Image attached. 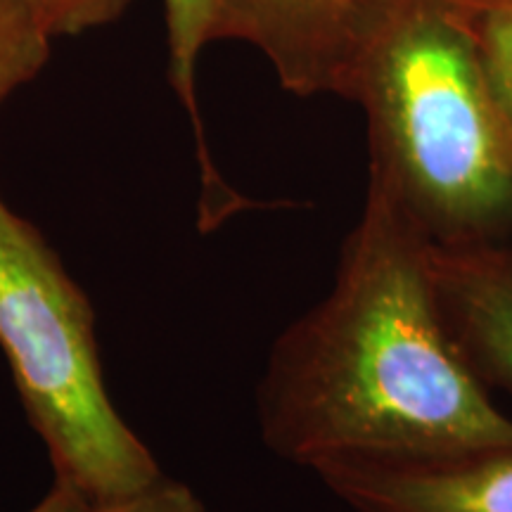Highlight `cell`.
Masks as SVG:
<instances>
[{
  "label": "cell",
  "instance_id": "obj_10",
  "mask_svg": "<svg viewBox=\"0 0 512 512\" xmlns=\"http://www.w3.org/2000/svg\"><path fill=\"white\" fill-rule=\"evenodd\" d=\"M50 38L79 36L117 22L133 0H19Z\"/></svg>",
  "mask_w": 512,
  "mask_h": 512
},
{
  "label": "cell",
  "instance_id": "obj_1",
  "mask_svg": "<svg viewBox=\"0 0 512 512\" xmlns=\"http://www.w3.org/2000/svg\"><path fill=\"white\" fill-rule=\"evenodd\" d=\"M430 245L368 181L328 294L287 325L256 394L264 444L313 470L512 446V415L465 366L434 297Z\"/></svg>",
  "mask_w": 512,
  "mask_h": 512
},
{
  "label": "cell",
  "instance_id": "obj_7",
  "mask_svg": "<svg viewBox=\"0 0 512 512\" xmlns=\"http://www.w3.org/2000/svg\"><path fill=\"white\" fill-rule=\"evenodd\" d=\"M164 19L166 38H169V81L181 105L188 110L192 133H195L197 159H200V230L211 233L214 228L223 226L230 216L256 207V202L238 195L216 171L209 155L200 105H197V62H200V55L207 48V43L216 41L214 0H164Z\"/></svg>",
  "mask_w": 512,
  "mask_h": 512
},
{
  "label": "cell",
  "instance_id": "obj_5",
  "mask_svg": "<svg viewBox=\"0 0 512 512\" xmlns=\"http://www.w3.org/2000/svg\"><path fill=\"white\" fill-rule=\"evenodd\" d=\"M311 472L354 512H512V446L425 458H342Z\"/></svg>",
  "mask_w": 512,
  "mask_h": 512
},
{
  "label": "cell",
  "instance_id": "obj_12",
  "mask_svg": "<svg viewBox=\"0 0 512 512\" xmlns=\"http://www.w3.org/2000/svg\"><path fill=\"white\" fill-rule=\"evenodd\" d=\"M29 512H88V503L79 491L64 482H53L50 491Z\"/></svg>",
  "mask_w": 512,
  "mask_h": 512
},
{
  "label": "cell",
  "instance_id": "obj_8",
  "mask_svg": "<svg viewBox=\"0 0 512 512\" xmlns=\"http://www.w3.org/2000/svg\"><path fill=\"white\" fill-rule=\"evenodd\" d=\"M470 31L512 124V0H446Z\"/></svg>",
  "mask_w": 512,
  "mask_h": 512
},
{
  "label": "cell",
  "instance_id": "obj_6",
  "mask_svg": "<svg viewBox=\"0 0 512 512\" xmlns=\"http://www.w3.org/2000/svg\"><path fill=\"white\" fill-rule=\"evenodd\" d=\"M434 297L465 366L512 396V238L430 245Z\"/></svg>",
  "mask_w": 512,
  "mask_h": 512
},
{
  "label": "cell",
  "instance_id": "obj_9",
  "mask_svg": "<svg viewBox=\"0 0 512 512\" xmlns=\"http://www.w3.org/2000/svg\"><path fill=\"white\" fill-rule=\"evenodd\" d=\"M50 41L19 0H0V102L46 67Z\"/></svg>",
  "mask_w": 512,
  "mask_h": 512
},
{
  "label": "cell",
  "instance_id": "obj_4",
  "mask_svg": "<svg viewBox=\"0 0 512 512\" xmlns=\"http://www.w3.org/2000/svg\"><path fill=\"white\" fill-rule=\"evenodd\" d=\"M389 0H214L216 41L261 50L299 98L347 95L363 38Z\"/></svg>",
  "mask_w": 512,
  "mask_h": 512
},
{
  "label": "cell",
  "instance_id": "obj_3",
  "mask_svg": "<svg viewBox=\"0 0 512 512\" xmlns=\"http://www.w3.org/2000/svg\"><path fill=\"white\" fill-rule=\"evenodd\" d=\"M0 349L57 482L88 508L164 477L107 392L93 306L34 223L0 197Z\"/></svg>",
  "mask_w": 512,
  "mask_h": 512
},
{
  "label": "cell",
  "instance_id": "obj_2",
  "mask_svg": "<svg viewBox=\"0 0 512 512\" xmlns=\"http://www.w3.org/2000/svg\"><path fill=\"white\" fill-rule=\"evenodd\" d=\"M344 98L366 112L370 183L432 245L512 238V124L446 0H389Z\"/></svg>",
  "mask_w": 512,
  "mask_h": 512
},
{
  "label": "cell",
  "instance_id": "obj_11",
  "mask_svg": "<svg viewBox=\"0 0 512 512\" xmlns=\"http://www.w3.org/2000/svg\"><path fill=\"white\" fill-rule=\"evenodd\" d=\"M88 512H209L202 498L188 484L162 477L143 494L124 498V501L95 505Z\"/></svg>",
  "mask_w": 512,
  "mask_h": 512
}]
</instances>
